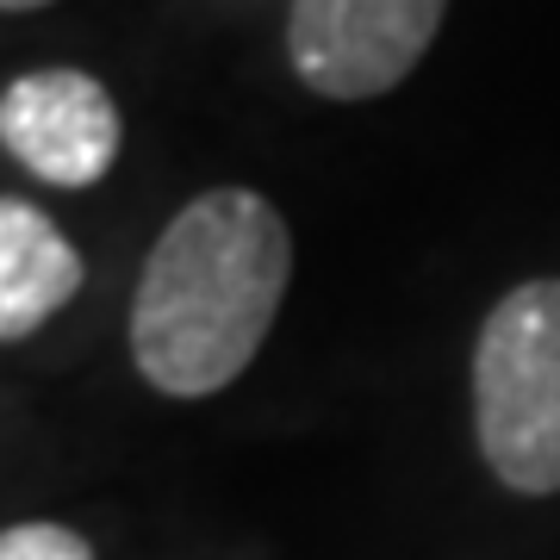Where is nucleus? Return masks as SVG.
Here are the masks:
<instances>
[{"instance_id": "obj_2", "label": "nucleus", "mask_w": 560, "mask_h": 560, "mask_svg": "<svg viewBox=\"0 0 560 560\" xmlns=\"http://www.w3.org/2000/svg\"><path fill=\"white\" fill-rule=\"evenodd\" d=\"M480 455L511 492H560V280L511 287L474 342Z\"/></svg>"}, {"instance_id": "obj_1", "label": "nucleus", "mask_w": 560, "mask_h": 560, "mask_svg": "<svg viewBox=\"0 0 560 560\" xmlns=\"http://www.w3.org/2000/svg\"><path fill=\"white\" fill-rule=\"evenodd\" d=\"M293 280V237L249 187L187 200L143 261L131 355L162 399H212L261 355Z\"/></svg>"}, {"instance_id": "obj_4", "label": "nucleus", "mask_w": 560, "mask_h": 560, "mask_svg": "<svg viewBox=\"0 0 560 560\" xmlns=\"http://www.w3.org/2000/svg\"><path fill=\"white\" fill-rule=\"evenodd\" d=\"M119 138V106L88 69H32L0 94V143L50 187H94Z\"/></svg>"}, {"instance_id": "obj_5", "label": "nucleus", "mask_w": 560, "mask_h": 560, "mask_svg": "<svg viewBox=\"0 0 560 560\" xmlns=\"http://www.w3.org/2000/svg\"><path fill=\"white\" fill-rule=\"evenodd\" d=\"M81 293V256L32 200H0V342L32 337Z\"/></svg>"}, {"instance_id": "obj_7", "label": "nucleus", "mask_w": 560, "mask_h": 560, "mask_svg": "<svg viewBox=\"0 0 560 560\" xmlns=\"http://www.w3.org/2000/svg\"><path fill=\"white\" fill-rule=\"evenodd\" d=\"M32 7H50V0H0V13H32Z\"/></svg>"}, {"instance_id": "obj_6", "label": "nucleus", "mask_w": 560, "mask_h": 560, "mask_svg": "<svg viewBox=\"0 0 560 560\" xmlns=\"http://www.w3.org/2000/svg\"><path fill=\"white\" fill-rule=\"evenodd\" d=\"M0 560H94L69 523H13L0 529Z\"/></svg>"}, {"instance_id": "obj_3", "label": "nucleus", "mask_w": 560, "mask_h": 560, "mask_svg": "<svg viewBox=\"0 0 560 560\" xmlns=\"http://www.w3.org/2000/svg\"><path fill=\"white\" fill-rule=\"evenodd\" d=\"M448 0H293L287 50L324 101H381L436 44Z\"/></svg>"}]
</instances>
